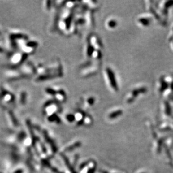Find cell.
<instances>
[{
    "instance_id": "3957f363",
    "label": "cell",
    "mask_w": 173,
    "mask_h": 173,
    "mask_svg": "<svg viewBox=\"0 0 173 173\" xmlns=\"http://www.w3.org/2000/svg\"><path fill=\"white\" fill-rule=\"evenodd\" d=\"M156 19L155 17L151 13H146L142 15H140L137 18L136 23L139 27L142 28H147L149 27L152 23L153 20Z\"/></svg>"
},
{
    "instance_id": "6da1fadb",
    "label": "cell",
    "mask_w": 173,
    "mask_h": 173,
    "mask_svg": "<svg viewBox=\"0 0 173 173\" xmlns=\"http://www.w3.org/2000/svg\"><path fill=\"white\" fill-rule=\"evenodd\" d=\"M104 75L105 76L106 82L107 85H108L109 88L111 89L113 92H117L118 91V85L116 79V77L114 71L112 70V68L109 67H106L104 71Z\"/></svg>"
},
{
    "instance_id": "8992f818",
    "label": "cell",
    "mask_w": 173,
    "mask_h": 173,
    "mask_svg": "<svg viewBox=\"0 0 173 173\" xmlns=\"http://www.w3.org/2000/svg\"><path fill=\"white\" fill-rule=\"evenodd\" d=\"M169 88V86L165 80L164 76L161 77L158 80V86H157V89H158V92L160 93L163 94L164 93V91Z\"/></svg>"
},
{
    "instance_id": "277c9868",
    "label": "cell",
    "mask_w": 173,
    "mask_h": 173,
    "mask_svg": "<svg viewBox=\"0 0 173 173\" xmlns=\"http://www.w3.org/2000/svg\"><path fill=\"white\" fill-rule=\"evenodd\" d=\"M173 5V1H163L160 2V4L158 7V13H160V14L163 17L166 16L167 15L168 9H169Z\"/></svg>"
},
{
    "instance_id": "30bf717a",
    "label": "cell",
    "mask_w": 173,
    "mask_h": 173,
    "mask_svg": "<svg viewBox=\"0 0 173 173\" xmlns=\"http://www.w3.org/2000/svg\"><path fill=\"white\" fill-rule=\"evenodd\" d=\"M57 110V106L54 104H52L47 107L45 111L48 115H52Z\"/></svg>"
},
{
    "instance_id": "5bb4252c",
    "label": "cell",
    "mask_w": 173,
    "mask_h": 173,
    "mask_svg": "<svg viewBox=\"0 0 173 173\" xmlns=\"http://www.w3.org/2000/svg\"><path fill=\"white\" fill-rule=\"evenodd\" d=\"M66 27H67V25H66V23H65V21H59V28H60L61 29H65Z\"/></svg>"
},
{
    "instance_id": "8fae6325",
    "label": "cell",
    "mask_w": 173,
    "mask_h": 173,
    "mask_svg": "<svg viewBox=\"0 0 173 173\" xmlns=\"http://www.w3.org/2000/svg\"><path fill=\"white\" fill-rule=\"evenodd\" d=\"M22 58L20 53H16L14 56L12 57L11 62L12 63L16 64L20 61L21 58Z\"/></svg>"
},
{
    "instance_id": "4fadbf2b",
    "label": "cell",
    "mask_w": 173,
    "mask_h": 173,
    "mask_svg": "<svg viewBox=\"0 0 173 173\" xmlns=\"http://www.w3.org/2000/svg\"><path fill=\"white\" fill-rule=\"evenodd\" d=\"M56 98L57 100H58L59 102H63L65 100V96L61 93H58L56 94Z\"/></svg>"
},
{
    "instance_id": "5b68a950",
    "label": "cell",
    "mask_w": 173,
    "mask_h": 173,
    "mask_svg": "<svg viewBox=\"0 0 173 173\" xmlns=\"http://www.w3.org/2000/svg\"><path fill=\"white\" fill-rule=\"evenodd\" d=\"M89 43L93 47L95 50H102L103 44L100 39L96 35H91L89 39Z\"/></svg>"
},
{
    "instance_id": "2e32d148",
    "label": "cell",
    "mask_w": 173,
    "mask_h": 173,
    "mask_svg": "<svg viewBox=\"0 0 173 173\" xmlns=\"http://www.w3.org/2000/svg\"><path fill=\"white\" fill-rule=\"evenodd\" d=\"M11 99V96L10 94H6L4 96V100L6 102H9L10 100Z\"/></svg>"
},
{
    "instance_id": "9a60e30c",
    "label": "cell",
    "mask_w": 173,
    "mask_h": 173,
    "mask_svg": "<svg viewBox=\"0 0 173 173\" xmlns=\"http://www.w3.org/2000/svg\"><path fill=\"white\" fill-rule=\"evenodd\" d=\"M75 5V2H67L66 3V7H67V9H71Z\"/></svg>"
},
{
    "instance_id": "7a4b0ae2",
    "label": "cell",
    "mask_w": 173,
    "mask_h": 173,
    "mask_svg": "<svg viewBox=\"0 0 173 173\" xmlns=\"http://www.w3.org/2000/svg\"><path fill=\"white\" fill-rule=\"evenodd\" d=\"M147 92V88L145 86H137L129 91L127 95L126 102L128 104L134 102L137 98L143 94H146Z\"/></svg>"
},
{
    "instance_id": "9c48e42d",
    "label": "cell",
    "mask_w": 173,
    "mask_h": 173,
    "mask_svg": "<svg viewBox=\"0 0 173 173\" xmlns=\"http://www.w3.org/2000/svg\"><path fill=\"white\" fill-rule=\"evenodd\" d=\"M85 2L88 3V6L89 8H90L91 10H97L99 7V4L97 1H87Z\"/></svg>"
},
{
    "instance_id": "e0dca14e",
    "label": "cell",
    "mask_w": 173,
    "mask_h": 173,
    "mask_svg": "<svg viewBox=\"0 0 173 173\" xmlns=\"http://www.w3.org/2000/svg\"></svg>"
},
{
    "instance_id": "7c38bea8",
    "label": "cell",
    "mask_w": 173,
    "mask_h": 173,
    "mask_svg": "<svg viewBox=\"0 0 173 173\" xmlns=\"http://www.w3.org/2000/svg\"><path fill=\"white\" fill-rule=\"evenodd\" d=\"M95 103V98L94 97H88L85 100L86 104L89 106H94Z\"/></svg>"
},
{
    "instance_id": "52a82bcc",
    "label": "cell",
    "mask_w": 173,
    "mask_h": 173,
    "mask_svg": "<svg viewBox=\"0 0 173 173\" xmlns=\"http://www.w3.org/2000/svg\"><path fill=\"white\" fill-rule=\"evenodd\" d=\"M85 23L89 28H93L94 26V16L91 11H88L86 13L85 18Z\"/></svg>"
},
{
    "instance_id": "ba28073f",
    "label": "cell",
    "mask_w": 173,
    "mask_h": 173,
    "mask_svg": "<svg viewBox=\"0 0 173 173\" xmlns=\"http://www.w3.org/2000/svg\"><path fill=\"white\" fill-rule=\"evenodd\" d=\"M106 26L108 29H115L118 26L117 20L114 18H110L106 21Z\"/></svg>"
}]
</instances>
